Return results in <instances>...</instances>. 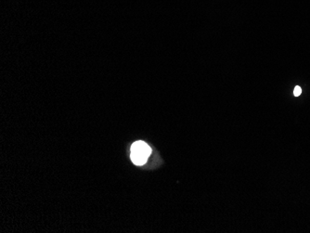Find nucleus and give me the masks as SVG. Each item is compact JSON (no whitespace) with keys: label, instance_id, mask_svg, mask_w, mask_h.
I'll use <instances>...</instances> for the list:
<instances>
[{"label":"nucleus","instance_id":"1","mask_svg":"<svg viewBox=\"0 0 310 233\" xmlns=\"http://www.w3.org/2000/svg\"><path fill=\"white\" fill-rule=\"evenodd\" d=\"M151 148L143 141H137L131 148V160L137 165H142L146 163L149 155L151 154Z\"/></svg>","mask_w":310,"mask_h":233},{"label":"nucleus","instance_id":"2","mask_svg":"<svg viewBox=\"0 0 310 233\" xmlns=\"http://www.w3.org/2000/svg\"><path fill=\"white\" fill-rule=\"evenodd\" d=\"M301 93H302V89H301L300 87H296L295 90H294V95L296 97H298V96H300Z\"/></svg>","mask_w":310,"mask_h":233}]
</instances>
